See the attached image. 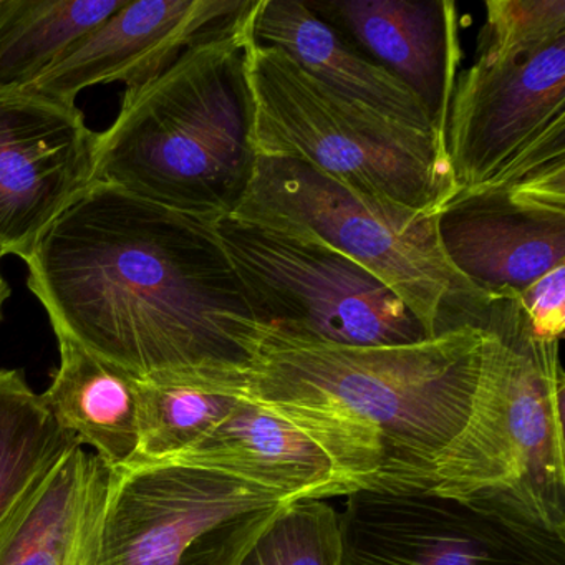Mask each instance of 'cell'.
<instances>
[{"mask_svg": "<svg viewBox=\"0 0 565 565\" xmlns=\"http://www.w3.org/2000/svg\"><path fill=\"white\" fill-rule=\"evenodd\" d=\"M111 468L72 446L0 534V565H95Z\"/></svg>", "mask_w": 565, "mask_h": 565, "instance_id": "cell-16", "label": "cell"}, {"mask_svg": "<svg viewBox=\"0 0 565 565\" xmlns=\"http://www.w3.org/2000/svg\"><path fill=\"white\" fill-rule=\"evenodd\" d=\"M214 226L257 322L342 345L429 339L385 284L310 234L230 217Z\"/></svg>", "mask_w": 565, "mask_h": 565, "instance_id": "cell-9", "label": "cell"}, {"mask_svg": "<svg viewBox=\"0 0 565 565\" xmlns=\"http://www.w3.org/2000/svg\"><path fill=\"white\" fill-rule=\"evenodd\" d=\"M75 445L24 373L0 370V534Z\"/></svg>", "mask_w": 565, "mask_h": 565, "instance_id": "cell-19", "label": "cell"}, {"mask_svg": "<svg viewBox=\"0 0 565 565\" xmlns=\"http://www.w3.org/2000/svg\"><path fill=\"white\" fill-rule=\"evenodd\" d=\"M294 501L206 466L111 469L95 565H239Z\"/></svg>", "mask_w": 565, "mask_h": 565, "instance_id": "cell-8", "label": "cell"}, {"mask_svg": "<svg viewBox=\"0 0 565 565\" xmlns=\"http://www.w3.org/2000/svg\"><path fill=\"white\" fill-rule=\"evenodd\" d=\"M532 335L539 340H561L565 330V264L519 290Z\"/></svg>", "mask_w": 565, "mask_h": 565, "instance_id": "cell-23", "label": "cell"}, {"mask_svg": "<svg viewBox=\"0 0 565 565\" xmlns=\"http://www.w3.org/2000/svg\"><path fill=\"white\" fill-rule=\"evenodd\" d=\"M9 296H11V287L6 282L2 270H0V320H2V310H4V303Z\"/></svg>", "mask_w": 565, "mask_h": 565, "instance_id": "cell-24", "label": "cell"}, {"mask_svg": "<svg viewBox=\"0 0 565 565\" xmlns=\"http://www.w3.org/2000/svg\"><path fill=\"white\" fill-rule=\"evenodd\" d=\"M97 140L77 105L0 88V257L28 259L90 190Z\"/></svg>", "mask_w": 565, "mask_h": 565, "instance_id": "cell-11", "label": "cell"}, {"mask_svg": "<svg viewBox=\"0 0 565 565\" xmlns=\"http://www.w3.org/2000/svg\"><path fill=\"white\" fill-rule=\"evenodd\" d=\"M244 396L292 423L350 492L435 489V465L465 425L482 329L408 345H342L250 320Z\"/></svg>", "mask_w": 565, "mask_h": 565, "instance_id": "cell-2", "label": "cell"}, {"mask_svg": "<svg viewBox=\"0 0 565 565\" xmlns=\"http://www.w3.org/2000/svg\"><path fill=\"white\" fill-rule=\"evenodd\" d=\"M57 340L61 365L42 395L45 406L108 468L130 465L140 448V380L67 337Z\"/></svg>", "mask_w": 565, "mask_h": 565, "instance_id": "cell-18", "label": "cell"}, {"mask_svg": "<svg viewBox=\"0 0 565 565\" xmlns=\"http://www.w3.org/2000/svg\"><path fill=\"white\" fill-rule=\"evenodd\" d=\"M339 512L322 499L287 505L239 565H342Z\"/></svg>", "mask_w": 565, "mask_h": 565, "instance_id": "cell-22", "label": "cell"}, {"mask_svg": "<svg viewBox=\"0 0 565 565\" xmlns=\"http://www.w3.org/2000/svg\"><path fill=\"white\" fill-rule=\"evenodd\" d=\"M250 38L286 52L307 74L352 104L395 124L441 137L428 108L382 65L300 0H254ZM443 140V138H441Z\"/></svg>", "mask_w": 565, "mask_h": 565, "instance_id": "cell-14", "label": "cell"}, {"mask_svg": "<svg viewBox=\"0 0 565 565\" xmlns=\"http://www.w3.org/2000/svg\"><path fill=\"white\" fill-rule=\"evenodd\" d=\"M227 217L303 231L345 254L402 300L426 337L478 327L488 303L446 257L439 214L380 203L302 161L254 158Z\"/></svg>", "mask_w": 565, "mask_h": 565, "instance_id": "cell-7", "label": "cell"}, {"mask_svg": "<svg viewBox=\"0 0 565 565\" xmlns=\"http://www.w3.org/2000/svg\"><path fill=\"white\" fill-rule=\"evenodd\" d=\"M244 396V385L203 379L140 380V448L135 461L174 459Z\"/></svg>", "mask_w": 565, "mask_h": 565, "instance_id": "cell-21", "label": "cell"}, {"mask_svg": "<svg viewBox=\"0 0 565 565\" xmlns=\"http://www.w3.org/2000/svg\"><path fill=\"white\" fill-rule=\"evenodd\" d=\"M465 425L436 459L435 491L565 537L561 340L532 335L515 290L489 294Z\"/></svg>", "mask_w": 565, "mask_h": 565, "instance_id": "cell-4", "label": "cell"}, {"mask_svg": "<svg viewBox=\"0 0 565 565\" xmlns=\"http://www.w3.org/2000/svg\"><path fill=\"white\" fill-rule=\"evenodd\" d=\"M441 138L455 198L504 193L565 167V0H489ZM446 204V206H448Z\"/></svg>", "mask_w": 565, "mask_h": 565, "instance_id": "cell-5", "label": "cell"}, {"mask_svg": "<svg viewBox=\"0 0 565 565\" xmlns=\"http://www.w3.org/2000/svg\"><path fill=\"white\" fill-rule=\"evenodd\" d=\"M24 263L55 337L137 380L243 382L256 317L214 223L95 181Z\"/></svg>", "mask_w": 565, "mask_h": 565, "instance_id": "cell-1", "label": "cell"}, {"mask_svg": "<svg viewBox=\"0 0 565 565\" xmlns=\"http://www.w3.org/2000/svg\"><path fill=\"white\" fill-rule=\"evenodd\" d=\"M310 6L317 14L342 25L360 52L403 82L443 130L461 62L458 12L452 2L345 0Z\"/></svg>", "mask_w": 565, "mask_h": 565, "instance_id": "cell-13", "label": "cell"}, {"mask_svg": "<svg viewBox=\"0 0 565 565\" xmlns=\"http://www.w3.org/2000/svg\"><path fill=\"white\" fill-rule=\"evenodd\" d=\"M243 68L254 158L302 161L380 203L425 213L441 214L455 198L439 135L340 97L249 31Z\"/></svg>", "mask_w": 565, "mask_h": 565, "instance_id": "cell-6", "label": "cell"}, {"mask_svg": "<svg viewBox=\"0 0 565 565\" xmlns=\"http://www.w3.org/2000/svg\"><path fill=\"white\" fill-rule=\"evenodd\" d=\"M253 6L127 88L114 125L98 134L97 181L207 223L230 216L254 163L243 68Z\"/></svg>", "mask_w": 565, "mask_h": 565, "instance_id": "cell-3", "label": "cell"}, {"mask_svg": "<svg viewBox=\"0 0 565 565\" xmlns=\"http://www.w3.org/2000/svg\"><path fill=\"white\" fill-rule=\"evenodd\" d=\"M253 0H128L25 85L75 104L95 85L140 87L163 74L184 51L230 28Z\"/></svg>", "mask_w": 565, "mask_h": 565, "instance_id": "cell-12", "label": "cell"}, {"mask_svg": "<svg viewBox=\"0 0 565 565\" xmlns=\"http://www.w3.org/2000/svg\"><path fill=\"white\" fill-rule=\"evenodd\" d=\"M128 0H0V88L25 87Z\"/></svg>", "mask_w": 565, "mask_h": 565, "instance_id": "cell-20", "label": "cell"}, {"mask_svg": "<svg viewBox=\"0 0 565 565\" xmlns=\"http://www.w3.org/2000/svg\"><path fill=\"white\" fill-rule=\"evenodd\" d=\"M342 565H565V537L435 489L353 491Z\"/></svg>", "mask_w": 565, "mask_h": 565, "instance_id": "cell-10", "label": "cell"}, {"mask_svg": "<svg viewBox=\"0 0 565 565\" xmlns=\"http://www.w3.org/2000/svg\"><path fill=\"white\" fill-rule=\"evenodd\" d=\"M439 239L449 263L482 292H519L565 264V216L511 206L499 194L448 204Z\"/></svg>", "mask_w": 565, "mask_h": 565, "instance_id": "cell-15", "label": "cell"}, {"mask_svg": "<svg viewBox=\"0 0 565 565\" xmlns=\"http://www.w3.org/2000/svg\"><path fill=\"white\" fill-rule=\"evenodd\" d=\"M174 459L227 472L294 502L349 494L306 433L246 396Z\"/></svg>", "mask_w": 565, "mask_h": 565, "instance_id": "cell-17", "label": "cell"}]
</instances>
